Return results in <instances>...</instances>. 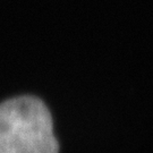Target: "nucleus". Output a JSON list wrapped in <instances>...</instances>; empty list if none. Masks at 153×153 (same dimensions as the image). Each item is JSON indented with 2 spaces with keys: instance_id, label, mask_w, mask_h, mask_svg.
Instances as JSON below:
<instances>
[{
  "instance_id": "obj_1",
  "label": "nucleus",
  "mask_w": 153,
  "mask_h": 153,
  "mask_svg": "<svg viewBox=\"0 0 153 153\" xmlns=\"http://www.w3.org/2000/svg\"><path fill=\"white\" fill-rule=\"evenodd\" d=\"M52 118L34 97L0 103V153H58Z\"/></svg>"
}]
</instances>
